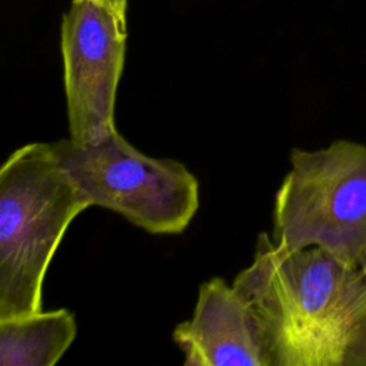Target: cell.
Masks as SVG:
<instances>
[{"instance_id":"obj_1","label":"cell","mask_w":366,"mask_h":366,"mask_svg":"<svg viewBox=\"0 0 366 366\" xmlns=\"http://www.w3.org/2000/svg\"><path fill=\"white\" fill-rule=\"evenodd\" d=\"M233 286L264 327L274 366H366V272L320 247L259 233Z\"/></svg>"},{"instance_id":"obj_2","label":"cell","mask_w":366,"mask_h":366,"mask_svg":"<svg viewBox=\"0 0 366 366\" xmlns=\"http://www.w3.org/2000/svg\"><path fill=\"white\" fill-rule=\"evenodd\" d=\"M90 203L50 143L16 149L0 167V320L41 310L43 283L70 223Z\"/></svg>"},{"instance_id":"obj_3","label":"cell","mask_w":366,"mask_h":366,"mask_svg":"<svg viewBox=\"0 0 366 366\" xmlns=\"http://www.w3.org/2000/svg\"><path fill=\"white\" fill-rule=\"evenodd\" d=\"M273 204L274 243L286 250L320 247L359 266L366 250V144L336 139L290 152Z\"/></svg>"},{"instance_id":"obj_4","label":"cell","mask_w":366,"mask_h":366,"mask_svg":"<svg viewBox=\"0 0 366 366\" xmlns=\"http://www.w3.org/2000/svg\"><path fill=\"white\" fill-rule=\"evenodd\" d=\"M51 144L59 164L90 206L112 210L152 234H180L199 209V180L174 159L152 157L117 130L99 143Z\"/></svg>"},{"instance_id":"obj_5","label":"cell","mask_w":366,"mask_h":366,"mask_svg":"<svg viewBox=\"0 0 366 366\" xmlns=\"http://www.w3.org/2000/svg\"><path fill=\"white\" fill-rule=\"evenodd\" d=\"M127 17L100 0H71L60 50L69 137L99 143L116 129L114 107L124 67Z\"/></svg>"},{"instance_id":"obj_6","label":"cell","mask_w":366,"mask_h":366,"mask_svg":"<svg viewBox=\"0 0 366 366\" xmlns=\"http://www.w3.org/2000/svg\"><path fill=\"white\" fill-rule=\"evenodd\" d=\"M172 339L184 366H274L260 317L222 277L200 285L192 317L176 325Z\"/></svg>"},{"instance_id":"obj_7","label":"cell","mask_w":366,"mask_h":366,"mask_svg":"<svg viewBox=\"0 0 366 366\" xmlns=\"http://www.w3.org/2000/svg\"><path fill=\"white\" fill-rule=\"evenodd\" d=\"M76 335V317L64 307L0 320V366H53Z\"/></svg>"},{"instance_id":"obj_8","label":"cell","mask_w":366,"mask_h":366,"mask_svg":"<svg viewBox=\"0 0 366 366\" xmlns=\"http://www.w3.org/2000/svg\"><path fill=\"white\" fill-rule=\"evenodd\" d=\"M100 1L109 4L117 13H120L124 17H127V3H129V0H100Z\"/></svg>"},{"instance_id":"obj_9","label":"cell","mask_w":366,"mask_h":366,"mask_svg":"<svg viewBox=\"0 0 366 366\" xmlns=\"http://www.w3.org/2000/svg\"><path fill=\"white\" fill-rule=\"evenodd\" d=\"M359 267H360L362 270H365V272H366V250H365V253H363V256H362V259H360Z\"/></svg>"}]
</instances>
